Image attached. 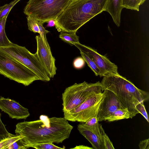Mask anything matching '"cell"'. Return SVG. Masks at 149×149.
I'll use <instances>...</instances> for the list:
<instances>
[{
	"mask_svg": "<svg viewBox=\"0 0 149 149\" xmlns=\"http://www.w3.org/2000/svg\"><path fill=\"white\" fill-rule=\"evenodd\" d=\"M40 118L16 125L15 133L23 136L21 139L28 148L38 144L62 143L69 138L73 127L64 117L49 118L42 115Z\"/></svg>",
	"mask_w": 149,
	"mask_h": 149,
	"instance_id": "obj_1",
	"label": "cell"
},
{
	"mask_svg": "<svg viewBox=\"0 0 149 149\" xmlns=\"http://www.w3.org/2000/svg\"><path fill=\"white\" fill-rule=\"evenodd\" d=\"M107 0H71L55 20L58 31L77 32L84 24L105 11Z\"/></svg>",
	"mask_w": 149,
	"mask_h": 149,
	"instance_id": "obj_2",
	"label": "cell"
},
{
	"mask_svg": "<svg viewBox=\"0 0 149 149\" xmlns=\"http://www.w3.org/2000/svg\"><path fill=\"white\" fill-rule=\"evenodd\" d=\"M100 83L102 91L107 89L113 93L128 110L130 118L139 113L136 109L138 104L149 100L148 92L138 88L119 74L106 75Z\"/></svg>",
	"mask_w": 149,
	"mask_h": 149,
	"instance_id": "obj_3",
	"label": "cell"
},
{
	"mask_svg": "<svg viewBox=\"0 0 149 149\" xmlns=\"http://www.w3.org/2000/svg\"><path fill=\"white\" fill-rule=\"evenodd\" d=\"M71 0H29L24 9L26 15L44 23L55 19Z\"/></svg>",
	"mask_w": 149,
	"mask_h": 149,
	"instance_id": "obj_4",
	"label": "cell"
},
{
	"mask_svg": "<svg viewBox=\"0 0 149 149\" xmlns=\"http://www.w3.org/2000/svg\"><path fill=\"white\" fill-rule=\"evenodd\" d=\"M101 83H75L65 88L62 94V111H69L95 94L102 93Z\"/></svg>",
	"mask_w": 149,
	"mask_h": 149,
	"instance_id": "obj_5",
	"label": "cell"
},
{
	"mask_svg": "<svg viewBox=\"0 0 149 149\" xmlns=\"http://www.w3.org/2000/svg\"><path fill=\"white\" fill-rule=\"evenodd\" d=\"M0 74L25 86L40 80L30 69L1 50Z\"/></svg>",
	"mask_w": 149,
	"mask_h": 149,
	"instance_id": "obj_6",
	"label": "cell"
},
{
	"mask_svg": "<svg viewBox=\"0 0 149 149\" xmlns=\"http://www.w3.org/2000/svg\"><path fill=\"white\" fill-rule=\"evenodd\" d=\"M0 50L30 69L40 80L45 82L50 80L36 54L31 53L25 47L12 43L7 47H0Z\"/></svg>",
	"mask_w": 149,
	"mask_h": 149,
	"instance_id": "obj_7",
	"label": "cell"
},
{
	"mask_svg": "<svg viewBox=\"0 0 149 149\" xmlns=\"http://www.w3.org/2000/svg\"><path fill=\"white\" fill-rule=\"evenodd\" d=\"M105 96L104 91L92 95L76 107L63 112V117L68 121L85 123L91 118L97 116Z\"/></svg>",
	"mask_w": 149,
	"mask_h": 149,
	"instance_id": "obj_8",
	"label": "cell"
},
{
	"mask_svg": "<svg viewBox=\"0 0 149 149\" xmlns=\"http://www.w3.org/2000/svg\"><path fill=\"white\" fill-rule=\"evenodd\" d=\"M36 39L37 49L35 54L49 77L53 78L56 74L57 68L46 37H42L39 35L36 36Z\"/></svg>",
	"mask_w": 149,
	"mask_h": 149,
	"instance_id": "obj_9",
	"label": "cell"
},
{
	"mask_svg": "<svg viewBox=\"0 0 149 149\" xmlns=\"http://www.w3.org/2000/svg\"><path fill=\"white\" fill-rule=\"evenodd\" d=\"M74 45L93 60L100 70V77L109 74H119L117 65L111 62L105 56L99 54L95 50L80 42L75 43Z\"/></svg>",
	"mask_w": 149,
	"mask_h": 149,
	"instance_id": "obj_10",
	"label": "cell"
},
{
	"mask_svg": "<svg viewBox=\"0 0 149 149\" xmlns=\"http://www.w3.org/2000/svg\"><path fill=\"white\" fill-rule=\"evenodd\" d=\"M77 129L90 143L93 149H105L103 136L104 131L101 124L98 123L90 127L83 123L77 125Z\"/></svg>",
	"mask_w": 149,
	"mask_h": 149,
	"instance_id": "obj_11",
	"label": "cell"
},
{
	"mask_svg": "<svg viewBox=\"0 0 149 149\" xmlns=\"http://www.w3.org/2000/svg\"><path fill=\"white\" fill-rule=\"evenodd\" d=\"M104 91L105 96L100 105L97 116L99 121H106L112 113L118 109H126L113 93L107 89Z\"/></svg>",
	"mask_w": 149,
	"mask_h": 149,
	"instance_id": "obj_12",
	"label": "cell"
},
{
	"mask_svg": "<svg viewBox=\"0 0 149 149\" xmlns=\"http://www.w3.org/2000/svg\"><path fill=\"white\" fill-rule=\"evenodd\" d=\"M0 109L13 119H26L30 115L28 109L9 98L0 97Z\"/></svg>",
	"mask_w": 149,
	"mask_h": 149,
	"instance_id": "obj_13",
	"label": "cell"
},
{
	"mask_svg": "<svg viewBox=\"0 0 149 149\" xmlns=\"http://www.w3.org/2000/svg\"><path fill=\"white\" fill-rule=\"evenodd\" d=\"M122 0H107L105 11L109 13L111 16L113 22L119 27L120 23Z\"/></svg>",
	"mask_w": 149,
	"mask_h": 149,
	"instance_id": "obj_14",
	"label": "cell"
},
{
	"mask_svg": "<svg viewBox=\"0 0 149 149\" xmlns=\"http://www.w3.org/2000/svg\"><path fill=\"white\" fill-rule=\"evenodd\" d=\"M26 18L29 30L34 33H39L42 37H46V34L49 31L43 27L44 22L30 16H27Z\"/></svg>",
	"mask_w": 149,
	"mask_h": 149,
	"instance_id": "obj_15",
	"label": "cell"
},
{
	"mask_svg": "<svg viewBox=\"0 0 149 149\" xmlns=\"http://www.w3.org/2000/svg\"><path fill=\"white\" fill-rule=\"evenodd\" d=\"M9 14L0 19V47H7L12 43L8 38L5 31L6 23Z\"/></svg>",
	"mask_w": 149,
	"mask_h": 149,
	"instance_id": "obj_16",
	"label": "cell"
},
{
	"mask_svg": "<svg viewBox=\"0 0 149 149\" xmlns=\"http://www.w3.org/2000/svg\"><path fill=\"white\" fill-rule=\"evenodd\" d=\"M129 118L130 113L127 109H118L112 113L106 121L110 122Z\"/></svg>",
	"mask_w": 149,
	"mask_h": 149,
	"instance_id": "obj_17",
	"label": "cell"
},
{
	"mask_svg": "<svg viewBox=\"0 0 149 149\" xmlns=\"http://www.w3.org/2000/svg\"><path fill=\"white\" fill-rule=\"evenodd\" d=\"M59 38L63 41L72 46L79 42V37L77 35L76 32L60 31Z\"/></svg>",
	"mask_w": 149,
	"mask_h": 149,
	"instance_id": "obj_18",
	"label": "cell"
},
{
	"mask_svg": "<svg viewBox=\"0 0 149 149\" xmlns=\"http://www.w3.org/2000/svg\"><path fill=\"white\" fill-rule=\"evenodd\" d=\"M146 0H122L123 8L139 11L140 6Z\"/></svg>",
	"mask_w": 149,
	"mask_h": 149,
	"instance_id": "obj_19",
	"label": "cell"
},
{
	"mask_svg": "<svg viewBox=\"0 0 149 149\" xmlns=\"http://www.w3.org/2000/svg\"><path fill=\"white\" fill-rule=\"evenodd\" d=\"M23 137L22 136L10 133L7 138L3 139L0 141V149H7L13 142Z\"/></svg>",
	"mask_w": 149,
	"mask_h": 149,
	"instance_id": "obj_20",
	"label": "cell"
},
{
	"mask_svg": "<svg viewBox=\"0 0 149 149\" xmlns=\"http://www.w3.org/2000/svg\"><path fill=\"white\" fill-rule=\"evenodd\" d=\"M81 57L96 76L99 75L100 70L93 60L85 53L80 51Z\"/></svg>",
	"mask_w": 149,
	"mask_h": 149,
	"instance_id": "obj_21",
	"label": "cell"
},
{
	"mask_svg": "<svg viewBox=\"0 0 149 149\" xmlns=\"http://www.w3.org/2000/svg\"><path fill=\"white\" fill-rule=\"evenodd\" d=\"M21 0H14L9 4L0 7V19L9 13L13 6Z\"/></svg>",
	"mask_w": 149,
	"mask_h": 149,
	"instance_id": "obj_22",
	"label": "cell"
},
{
	"mask_svg": "<svg viewBox=\"0 0 149 149\" xmlns=\"http://www.w3.org/2000/svg\"><path fill=\"white\" fill-rule=\"evenodd\" d=\"M36 149H63L54 145L53 143H46L35 145L32 146Z\"/></svg>",
	"mask_w": 149,
	"mask_h": 149,
	"instance_id": "obj_23",
	"label": "cell"
},
{
	"mask_svg": "<svg viewBox=\"0 0 149 149\" xmlns=\"http://www.w3.org/2000/svg\"><path fill=\"white\" fill-rule=\"evenodd\" d=\"M136 109L139 113H141L149 123L148 115L144 105V102L138 104L136 106Z\"/></svg>",
	"mask_w": 149,
	"mask_h": 149,
	"instance_id": "obj_24",
	"label": "cell"
},
{
	"mask_svg": "<svg viewBox=\"0 0 149 149\" xmlns=\"http://www.w3.org/2000/svg\"><path fill=\"white\" fill-rule=\"evenodd\" d=\"M21 139L17 140L11 144L8 149H26L28 148L25 146L22 141Z\"/></svg>",
	"mask_w": 149,
	"mask_h": 149,
	"instance_id": "obj_25",
	"label": "cell"
},
{
	"mask_svg": "<svg viewBox=\"0 0 149 149\" xmlns=\"http://www.w3.org/2000/svg\"><path fill=\"white\" fill-rule=\"evenodd\" d=\"M85 62V61L82 57H78L74 60L73 65L76 69H81L84 66Z\"/></svg>",
	"mask_w": 149,
	"mask_h": 149,
	"instance_id": "obj_26",
	"label": "cell"
},
{
	"mask_svg": "<svg viewBox=\"0 0 149 149\" xmlns=\"http://www.w3.org/2000/svg\"><path fill=\"white\" fill-rule=\"evenodd\" d=\"M1 114L0 113V137L3 139L7 138L10 134L7 130L5 125L1 120Z\"/></svg>",
	"mask_w": 149,
	"mask_h": 149,
	"instance_id": "obj_27",
	"label": "cell"
},
{
	"mask_svg": "<svg viewBox=\"0 0 149 149\" xmlns=\"http://www.w3.org/2000/svg\"><path fill=\"white\" fill-rule=\"evenodd\" d=\"M103 136L105 149H114L112 142L105 132H104Z\"/></svg>",
	"mask_w": 149,
	"mask_h": 149,
	"instance_id": "obj_28",
	"label": "cell"
},
{
	"mask_svg": "<svg viewBox=\"0 0 149 149\" xmlns=\"http://www.w3.org/2000/svg\"><path fill=\"white\" fill-rule=\"evenodd\" d=\"M98 122L97 117L94 116L91 118L84 123L85 125L87 126L91 127L94 126L98 124L99 123Z\"/></svg>",
	"mask_w": 149,
	"mask_h": 149,
	"instance_id": "obj_29",
	"label": "cell"
},
{
	"mask_svg": "<svg viewBox=\"0 0 149 149\" xmlns=\"http://www.w3.org/2000/svg\"><path fill=\"white\" fill-rule=\"evenodd\" d=\"M139 146L140 149H149V139H146L140 141Z\"/></svg>",
	"mask_w": 149,
	"mask_h": 149,
	"instance_id": "obj_30",
	"label": "cell"
},
{
	"mask_svg": "<svg viewBox=\"0 0 149 149\" xmlns=\"http://www.w3.org/2000/svg\"><path fill=\"white\" fill-rule=\"evenodd\" d=\"M72 148L77 149H93V148L90 147L83 145L76 146L74 148Z\"/></svg>",
	"mask_w": 149,
	"mask_h": 149,
	"instance_id": "obj_31",
	"label": "cell"
},
{
	"mask_svg": "<svg viewBox=\"0 0 149 149\" xmlns=\"http://www.w3.org/2000/svg\"><path fill=\"white\" fill-rule=\"evenodd\" d=\"M47 27H52L55 26V19H52L48 21L47 22Z\"/></svg>",
	"mask_w": 149,
	"mask_h": 149,
	"instance_id": "obj_32",
	"label": "cell"
},
{
	"mask_svg": "<svg viewBox=\"0 0 149 149\" xmlns=\"http://www.w3.org/2000/svg\"><path fill=\"white\" fill-rule=\"evenodd\" d=\"M3 139L0 137V141H1Z\"/></svg>",
	"mask_w": 149,
	"mask_h": 149,
	"instance_id": "obj_33",
	"label": "cell"
}]
</instances>
